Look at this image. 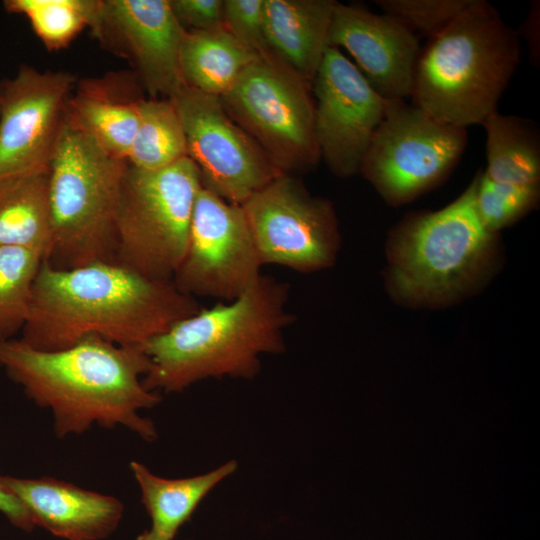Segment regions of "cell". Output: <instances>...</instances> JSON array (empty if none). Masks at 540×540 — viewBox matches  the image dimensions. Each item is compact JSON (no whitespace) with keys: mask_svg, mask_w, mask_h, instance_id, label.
I'll return each mask as SVG.
<instances>
[{"mask_svg":"<svg viewBox=\"0 0 540 540\" xmlns=\"http://www.w3.org/2000/svg\"><path fill=\"white\" fill-rule=\"evenodd\" d=\"M188 156L179 114L170 99H143L127 163L142 170L168 167Z\"/></svg>","mask_w":540,"mask_h":540,"instance_id":"cell-24","label":"cell"},{"mask_svg":"<svg viewBox=\"0 0 540 540\" xmlns=\"http://www.w3.org/2000/svg\"><path fill=\"white\" fill-rule=\"evenodd\" d=\"M334 0H264L270 52L312 88L328 47Z\"/></svg>","mask_w":540,"mask_h":540,"instance_id":"cell-19","label":"cell"},{"mask_svg":"<svg viewBox=\"0 0 540 540\" xmlns=\"http://www.w3.org/2000/svg\"><path fill=\"white\" fill-rule=\"evenodd\" d=\"M258 58L223 25L210 30H187L180 65L186 86L220 98Z\"/></svg>","mask_w":540,"mask_h":540,"instance_id":"cell-22","label":"cell"},{"mask_svg":"<svg viewBox=\"0 0 540 540\" xmlns=\"http://www.w3.org/2000/svg\"><path fill=\"white\" fill-rule=\"evenodd\" d=\"M521 59L520 37L484 0H472L420 50L412 104L467 128L497 110Z\"/></svg>","mask_w":540,"mask_h":540,"instance_id":"cell-4","label":"cell"},{"mask_svg":"<svg viewBox=\"0 0 540 540\" xmlns=\"http://www.w3.org/2000/svg\"><path fill=\"white\" fill-rule=\"evenodd\" d=\"M178 22L190 30L223 26V0H169Z\"/></svg>","mask_w":540,"mask_h":540,"instance_id":"cell-30","label":"cell"},{"mask_svg":"<svg viewBox=\"0 0 540 540\" xmlns=\"http://www.w3.org/2000/svg\"><path fill=\"white\" fill-rule=\"evenodd\" d=\"M202 185L190 157L158 170L127 163L116 216L115 263L152 280H173L186 253Z\"/></svg>","mask_w":540,"mask_h":540,"instance_id":"cell-7","label":"cell"},{"mask_svg":"<svg viewBox=\"0 0 540 540\" xmlns=\"http://www.w3.org/2000/svg\"><path fill=\"white\" fill-rule=\"evenodd\" d=\"M127 161L106 153L65 117L49 166L51 266L115 262L116 216Z\"/></svg>","mask_w":540,"mask_h":540,"instance_id":"cell-6","label":"cell"},{"mask_svg":"<svg viewBox=\"0 0 540 540\" xmlns=\"http://www.w3.org/2000/svg\"><path fill=\"white\" fill-rule=\"evenodd\" d=\"M477 176L437 211L407 214L388 239L386 285L410 307L455 303L483 285L495 269L497 234L482 224L475 207Z\"/></svg>","mask_w":540,"mask_h":540,"instance_id":"cell-5","label":"cell"},{"mask_svg":"<svg viewBox=\"0 0 540 540\" xmlns=\"http://www.w3.org/2000/svg\"><path fill=\"white\" fill-rule=\"evenodd\" d=\"M0 513L14 527L31 532L35 525L25 506L12 493L0 485Z\"/></svg>","mask_w":540,"mask_h":540,"instance_id":"cell-31","label":"cell"},{"mask_svg":"<svg viewBox=\"0 0 540 540\" xmlns=\"http://www.w3.org/2000/svg\"><path fill=\"white\" fill-rule=\"evenodd\" d=\"M129 466L139 487L141 502L151 519L150 529L161 537L174 540L204 498L236 471L238 463L229 460L208 472L185 478L158 476L135 460Z\"/></svg>","mask_w":540,"mask_h":540,"instance_id":"cell-20","label":"cell"},{"mask_svg":"<svg viewBox=\"0 0 540 540\" xmlns=\"http://www.w3.org/2000/svg\"><path fill=\"white\" fill-rule=\"evenodd\" d=\"M328 46L346 49L384 99L405 100L411 96L419 40L396 19L336 2Z\"/></svg>","mask_w":540,"mask_h":540,"instance_id":"cell-16","label":"cell"},{"mask_svg":"<svg viewBox=\"0 0 540 540\" xmlns=\"http://www.w3.org/2000/svg\"><path fill=\"white\" fill-rule=\"evenodd\" d=\"M170 100L203 184L227 202L242 205L283 174L231 118L219 97L185 86Z\"/></svg>","mask_w":540,"mask_h":540,"instance_id":"cell-12","label":"cell"},{"mask_svg":"<svg viewBox=\"0 0 540 540\" xmlns=\"http://www.w3.org/2000/svg\"><path fill=\"white\" fill-rule=\"evenodd\" d=\"M482 125L486 132L487 168L493 181L511 185L540 183V133L530 119L490 113Z\"/></svg>","mask_w":540,"mask_h":540,"instance_id":"cell-23","label":"cell"},{"mask_svg":"<svg viewBox=\"0 0 540 540\" xmlns=\"http://www.w3.org/2000/svg\"><path fill=\"white\" fill-rule=\"evenodd\" d=\"M315 135L330 171L347 178L357 174L387 100L340 50L328 46L313 85Z\"/></svg>","mask_w":540,"mask_h":540,"instance_id":"cell-14","label":"cell"},{"mask_svg":"<svg viewBox=\"0 0 540 540\" xmlns=\"http://www.w3.org/2000/svg\"><path fill=\"white\" fill-rule=\"evenodd\" d=\"M311 89L272 55L251 63L220 99L272 164L291 175L321 159Z\"/></svg>","mask_w":540,"mask_h":540,"instance_id":"cell-8","label":"cell"},{"mask_svg":"<svg viewBox=\"0 0 540 540\" xmlns=\"http://www.w3.org/2000/svg\"><path fill=\"white\" fill-rule=\"evenodd\" d=\"M134 540H170V539L161 537L160 535L156 534L154 531L149 529L137 535V537Z\"/></svg>","mask_w":540,"mask_h":540,"instance_id":"cell-32","label":"cell"},{"mask_svg":"<svg viewBox=\"0 0 540 540\" xmlns=\"http://www.w3.org/2000/svg\"><path fill=\"white\" fill-rule=\"evenodd\" d=\"M133 86L131 77L120 75L87 79L66 104L69 121L110 156L124 161L136 135L143 100Z\"/></svg>","mask_w":540,"mask_h":540,"instance_id":"cell-18","label":"cell"},{"mask_svg":"<svg viewBox=\"0 0 540 540\" xmlns=\"http://www.w3.org/2000/svg\"><path fill=\"white\" fill-rule=\"evenodd\" d=\"M472 0H376L384 14L428 39L446 28Z\"/></svg>","mask_w":540,"mask_h":540,"instance_id":"cell-28","label":"cell"},{"mask_svg":"<svg viewBox=\"0 0 540 540\" xmlns=\"http://www.w3.org/2000/svg\"><path fill=\"white\" fill-rule=\"evenodd\" d=\"M98 0H5L10 13L24 15L48 50L67 47L91 26Z\"/></svg>","mask_w":540,"mask_h":540,"instance_id":"cell-25","label":"cell"},{"mask_svg":"<svg viewBox=\"0 0 540 540\" xmlns=\"http://www.w3.org/2000/svg\"><path fill=\"white\" fill-rule=\"evenodd\" d=\"M241 205L204 184L191 219L184 259L173 277L185 294L232 301L258 282L262 266Z\"/></svg>","mask_w":540,"mask_h":540,"instance_id":"cell-11","label":"cell"},{"mask_svg":"<svg viewBox=\"0 0 540 540\" xmlns=\"http://www.w3.org/2000/svg\"><path fill=\"white\" fill-rule=\"evenodd\" d=\"M0 367L27 397L53 415L59 438L94 425L121 426L146 441L154 422L141 415L159 404L143 385L149 360L142 347L120 346L96 336L59 350H40L21 338L0 340Z\"/></svg>","mask_w":540,"mask_h":540,"instance_id":"cell-2","label":"cell"},{"mask_svg":"<svg viewBox=\"0 0 540 540\" xmlns=\"http://www.w3.org/2000/svg\"><path fill=\"white\" fill-rule=\"evenodd\" d=\"M75 84L71 73L29 65L0 82V179L49 168Z\"/></svg>","mask_w":540,"mask_h":540,"instance_id":"cell-13","label":"cell"},{"mask_svg":"<svg viewBox=\"0 0 540 540\" xmlns=\"http://www.w3.org/2000/svg\"><path fill=\"white\" fill-rule=\"evenodd\" d=\"M475 207L483 226L491 233L513 224L535 209L540 185H511L491 180L484 172L476 174Z\"/></svg>","mask_w":540,"mask_h":540,"instance_id":"cell-27","label":"cell"},{"mask_svg":"<svg viewBox=\"0 0 540 540\" xmlns=\"http://www.w3.org/2000/svg\"><path fill=\"white\" fill-rule=\"evenodd\" d=\"M223 25L258 57L273 55L264 33V0H223Z\"/></svg>","mask_w":540,"mask_h":540,"instance_id":"cell-29","label":"cell"},{"mask_svg":"<svg viewBox=\"0 0 540 540\" xmlns=\"http://www.w3.org/2000/svg\"><path fill=\"white\" fill-rule=\"evenodd\" d=\"M262 264L301 273L334 264L340 246L333 204L312 196L290 174H281L242 205Z\"/></svg>","mask_w":540,"mask_h":540,"instance_id":"cell-10","label":"cell"},{"mask_svg":"<svg viewBox=\"0 0 540 540\" xmlns=\"http://www.w3.org/2000/svg\"><path fill=\"white\" fill-rule=\"evenodd\" d=\"M0 246L47 260L52 247L49 168L0 179Z\"/></svg>","mask_w":540,"mask_h":540,"instance_id":"cell-21","label":"cell"},{"mask_svg":"<svg viewBox=\"0 0 540 540\" xmlns=\"http://www.w3.org/2000/svg\"><path fill=\"white\" fill-rule=\"evenodd\" d=\"M90 29L127 59L153 95L173 97L186 86L180 65L185 29L169 0H98Z\"/></svg>","mask_w":540,"mask_h":540,"instance_id":"cell-15","label":"cell"},{"mask_svg":"<svg viewBox=\"0 0 540 540\" xmlns=\"http://www.w3.org/2000/svg\"><path fill=\"white\" fill-rule=\"evenodd\" d=\"M0 485L25 506L35 527L64 540H104L117 529L124 514L118 498L53 477L0 474Z\"/></svg>","mask_w":540,"mask_h":540,"instance_id":"cell-17","label":"cell"},{"mask_svg":"<svg viewBox=\"0 0 540 540\" xmlns=\"http://www.w3.org/2000/svg\"><path fill=\"white\" fill-rule=\"evenodd\" d=\"M467 141L466 128L405 100H387L359 172L387 204L401 206L445 180Z\"/></svg>","mask_w":540,"mask_h":540,"instance_id":"cell-9","label":"cell"},{"mask_svg":"<svg viewBox=\"0 0 540 540\" xmlns=\"http://www.w3.org/2000/svg\"><path fill=\"white\" fill-rule=\"evenodd\" d=\"M44 259L15 246H0V340L15 338L29 314L33 285Z\"/></svg>","mask_w":540,"mask_h":540,"instance_id":"cell-26","label":"cell"},{"mask_svg":"<svg viewBox=\"0 0 540 540\" xmlns=\"http://www.w3.org/2000/svg\"><path fill=\"white\" fill-rule=\"evenodd\" d=\"M288 285L270 276L238 298L200 308L142 347L149 360L146 389L182 392L208 378L252 379L260 357L285 350Z\"/></svg>","mask_w":540,"mask_h":540,"instance_id":"cell-3","label":"cell"},{"mask_svg":"<svg viewBox=\"0 0 540 540\" xmlns=\"http://www.w3.org/2000/svg\"><path fill=\"white\" fill-rule=\"evenodd\" d=\"M200 308L173 280H152L115 262L59 269L43 261L21 339L40 350L90 336L141 347Z\"/></svg>","mask_w":540,"mask_h":540,"instance_id":"cell-1","label":"cell"}]
</instances>
